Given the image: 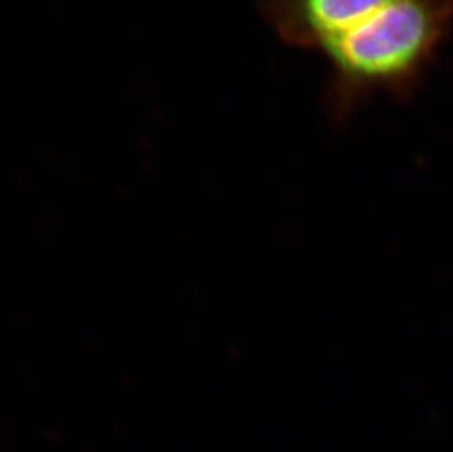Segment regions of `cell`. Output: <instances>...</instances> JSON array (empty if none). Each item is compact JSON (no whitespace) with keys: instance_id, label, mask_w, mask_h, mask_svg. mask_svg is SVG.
<instances>
[{"instance_id":"1","label":"cell","mask_w":453,"mask_h":452,"mask_svg":"<svg viewBox=\"0 0 453 452\" xmlns=\"http://www.w3.org/2000/svg\"><path fill=\"white\" fill-rule=\"evenodd\" d=\"M453 28V0H390L321 49L327 111L345 122L374 94L410 98Z\"/></svg>"},{"instance_id":"2","label":"cell","mask_w":453,"mask_h":452,"mask_svg":"<svg viewBox=\"0 0 453 452\" xmlns=\"http://www.w3.org/2000/svg\"><path fill=\"white\" fill-rule=\"evenodd\" d=\"M390 0H260L257 8L282 43L320 51Z\"/></svg>"}]
</instances>
